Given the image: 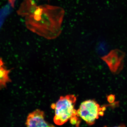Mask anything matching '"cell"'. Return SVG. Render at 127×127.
<instances>
[{
    "mask_svg": "<svg viewBox=\"0 0 127 127\" xmlns=\"http://www.w3.org/2000/svg\"><path fill=\"white\" fill-rule=\"evenodd\" d=\"M103 127H108L107 126H105ZM126 127L125 125L124 124H122V125H119V126H116V127Z\"/></svg>",
    "mask_w": 127,
    "mask_h": 127,
    "instance_id": "obj_7",
    "label": "cell"
},
{
    "mask_svg": "<svg viewBox=\"0 0 127 127\" xmlns=\"http://www.w3.org/2000/svg\"><path fill=\"white\" fill-rule=\"evenodd\" d=\"M11 70L7 69L4 65L0 67V89L6 87L11 81L9 77Z\"/></svg>",
    "mask_w": 127,
    "mask_h": 127,
    "instance_id": "obj_5",
    "label": "cell"
},
{
    "mask_svg": "<svg viewBox=\"0 0 127 127\" xmlns=\"http://www.w3.org/2000/svg\"><path fill=\"white\" fill-rule=\"evenodd\" d=\"M109 105L100 106L95 100H86L81 103L78 109V116L89 125H93L96 120L103 116L107 107Z\"/></svg>",
    "mask_w": 127,
    "mask_h": 127,
    "instance_id": "obj_3",
    "label": "cell"
},
{
    "mask_svg": "<svg viewBox=\"0 0 127 127\" xmlns=\"http://www.w3.org/2000/svg\"><path fill=\"white\" fill-rule=\"evenodd\" d=\"M25 17L30 31L46 39H56L61 33L65 11L49 5H38L33 0H25L19 11Z\"/></svg>",
    "mask_w": 127,
    "mask_h": 127,
    "instance_id": "obj_1",
    "label": "cell"
},
{
    "mask_svg": "<svg viewBox=\"0 0 127 127\" xmlns=\"http://www.w3.org/2000/svg\"><path fill=\"white\" fill-rule=\"evenodd\" d=\"M4 65V63L2 58H0V67Z\"/></svg>",
    "mask_w": 127,
    "mask_h": 127,
    "instance_id": "obj_6",
    "label": "cell"
},
{
    "mask_svg": "<svg viewBox=\"0 0 127 127\" xmlns=\"http://www.w3.org/2000/svg\"><path fill=\"white\" fill-rule=\"evenodd\" d=\"M26 127H56L45 120L44 112L37 109L28 114L26 122Z\"/></svg>",
    "mask_w": 127,
    "mask_h": 127,
    "instance_id": "obj_4",
    "label": "cell"
},
{
    "mask_svg": "<svg viewBox=\"0 0 127 127\" xmlns=\"http://www.w3.org/2000/svg\"><path fill=\"white\" fill-rule=\"evenodd\" d=\"M77 97L73 94H68L60 97L56 103L51 107L55 111L53 121L58 125H62L70 120L71 124L76 125L79 121L77 111L75 109Z\"/></svg>",
    "mask_w": 127,
    "mask_h": 127,
    "instance_id": "obj_2",
    "label": "cell"
}]
</instances>
